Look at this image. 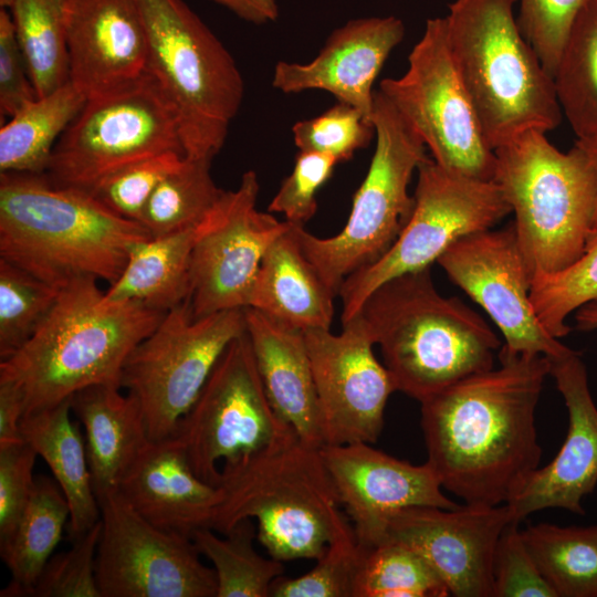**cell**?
<instances>
[{
	"label": "cell",
	"instance_id": "cell-13",
	"mask_svg": "<svg viewBox=\"0 0 597 597\" xmlns=\"http://www.w3.org/2000/svg\"><path fill=\"white\" fill-rule=\"evenodd\" d=\"M379 91L420 136L437 164L493 181L494 150L454 64L444 17L427 20L408 55L407 71L384 78Z\"/></svg>",
	"mask_w": 597,
	"mask_h": 597
},
{
	"label": "cell",
	"instance_id": "cell-22",
	"mask_svg": "<svg viewBox=\"0 0 597 597\" xmlns=\"http://www.w3.org/2000/svg\"><path fill=\"white\" fill-rule=\"evenodd\" d=\"M568 411V430L556 457L537 468L506 503L514 522L548 507L583 515V500L597 485V407L579 354L551 359V373Z\"/></svg>",
	"mask_w": 597,
	"mask_h": 597
},
{
	"label": "cell",
	"instance_id": "cell-50",
	"mask_svg": "<svg viewBox=\"0 0 597 597\" xmlns=\"http://www.w3.org/2000/svg\"><path fill=\"white\" fill-rule=\"evenodd\" d=\"M222 6L240 19L253 23L265 24L276 21L279 7L276 0H209Z\"/></svg>",
	"mask_w": 597,
	"mask_h": 597
},
{
	"label": "cell",
	"instance_id": "cell-45",
	"mask_svg": "<svg viewBox=\"0 0 597 597\" xmlns=\"http://www.w3.org/2000/svg\"><path fill=\"white\" fill-rule=\"evenodd\" d=\"M519 524L510 522L498 541L492 597H557L533 559Z\"/></svg>",
	"mask_w": 597,
	"mask_h": 597
},
{
	"label": "cell",
	"instance_id": "cell-31",
	"mask_svg": "<svg viewBox=\"0 0 597 597\" xmlns=\"http://www.w3.org/2000/svg\"><path fill=\"white\" fill-rule=\"evenodd\" d=\"M86 100L69 81L11 116L0 128V174L43 175L59 138Z\"/></svg>",
	"mask_w": 597,
	"mask_h": 597
},
{
	"label": "cell",
	"instance_id": "cell-36",
	"mask_svg": "<svg viewBox=\"0 0 597 597\" xmlns=\"http://www.w3.org/2000/svg\"><path fill=\"white\" fill-rule=\"evenodd\" d=\"M211 158L184 157L153 192L143 212V224L151 237L198 227L224 190L211 176Z\"/></svg>",
	"mask_w": 597,
	"mask_h": 597
},
{
	"label": "cell",
	"instance_id": "cell-38",
	"mask_svg": "<svg viewBox=\"0 0 597 597\" xmlns=\"http://www.w3.org/2000/svg\"><path fill=\"white\" fill-rule=\"evenodd\" d=\"M530 297L538 321L553 337L561 338L570 332L567 316L597 301V228L574 263L532 280Z\"/></svg>",
	"mask_w": 597,
	"mask_h": 597
},
{
	"label": "cell",
	"instance_id": "cell-4",
	"mask_svg": "<svg viewBox=\"0 0 597 597\" xmlns=\"http://www.w3.org/2000/svg\"><path fill=\"white\" fill-rule=\"evenodd\" d=\"M359 314L396 389L420 402L493 368L501 344L478 313L437 291L430 268L380 284Z\"/></svg>",
	"mask_w": 597,
	"mask_h": 597
},
{
	"label": "cell",
	"instance_id": "cell-43",
	"mask_svg": "<svg viewBox=\"0 0 597 597\" xmlns=\"http://www.w3.org/2000/svg\"><path fill=\"white\" fill-rule=\"evenodd\" d=\"M101 520L90 531L72 540L66 552L50 557L30 597H101L95 559Z\"/></svg>",
	"mask_w": 597,
	"mask_h": 597
},
{
	"label": "cell",
	"instance_id": "cell-28",
	"mask_svg": "<svg viewBox=\"0 0 597 597\" xmlns=\"http://www.w3.org/2000/svg\"><path fill=\"white\" fill-rule=\"evenodd\" d=\"M71 398L25 415L21 434L49 465L70 506L69 533L75 538L101 520L80 421H73Z\"/></svg>",
	"mask_w": 597,
	"mask_h": 597
},
{
	"label": "cell",
	"instance_id": "cell-39",
	"mask_svg": "<svg viewBox=\"0 0 597 597\" xmlns=\"http://www.w3.org/2000/svg\"><path fill=\"white\" fill-rule=\"evenodd\" d=\"M60 290L0 259V358L10 357L39 329Z\"/></svg>",
	"mask_w": 597,
	"mask_h": 597
},
{
	"label": "cell",
	"instance_id": "cell-6",
	"mask_svg": "<svg viewBox=\"0 0 597 597\" xmlns=\"http://www.w3.org/2000/svg\"><path fill=\"white\" fill-rule=\"evenodd\" d=\"M519 0H453L444 17L450 51L494 150L527 129L562 121L554 80L524 38Z\"/></svg>",
	"mask_w": 597,
	"mask_h": 597
},
{
	"label": "cell",
	"instance_id": "cell-24",
	"mask_svg": "<svg viewBox=\"0 0 597 597\" xmlns=\"http://www.w3.org/2000/svg\"><path fill=\"white\" fill-rule=\"evenodd\" d=\"M118 491L149 523L190 537L196 530L209 527L221 501L220 489L193 472L176 436L149 440Z\"/></svg>",
	"mask_w": 597,
	"mask_h": 597
},
{
	"label": "cell",
	"instance_id": "cell-41",
	"mask_svg": "<svg viewBox=\"0 0 597 597\" xmlns=\"http://www.w3.org/2000/svg\"><path fill=\"white\" fill-rule=\"evenodd\" d=\"M184 157L167 151L138 160L108 175L87 192L118 216L140 223L153 192Z\"/></svg>",
	"mask_w": 597,
	"mask_h": 597
},
{
	"label": "cell",
	"instance_id": "cell-46",
	"mask_svg": "<svg viewBox=\"0 0 597 597\" xmlns=\"http://www.w3.org/2000/svg\"><path fill=\"white\" fill-rule=\"evenodd\" d=\"M338 160L329 155L300 150L291 174L284 178L268 211L282 213L285 221L304 226L317 210L316 195L332 177Z\"/></svg>",
	"mask_w": 597,
	"mask_h": 597
},
{
	"label": "cell",
	"instance_id": "cell-29",
	"mask_svg": "<svg viewBox=\"0 0 597 597\" xmlns=\"http://www.w3.org/2000/svg\"><path fill=\"white\" fill-rule=\"evenodd\" d=\"M197 228L137 242L118 279L104 291V300L137 302L163 312L187 301Z\"/></svg>",
	"mask_w": 597,
	"mask_h": 597
},
{
	"label": "cell",
	"instance_id": "cell-25",
	"mask_svg": "<svg viewBox=\"0 0 597 597\" xmlns=\"http://www.w3.org/2000/svg\"><path fill=\"white\" fill-rule=\"evenodd\" d=\"M245 331L268 398L304 443L324 446L322 416L303 331L244 307Z\"/></svg>",
	"mask_w": 597,
	"mask_h": 597
},
{
	"label": "cell",
	"instance_id": "cell-19",
	"mask_svg": "<svg viewBox=\"0 0 597 597\" xmlns=\"http://www.w3.org/2000/svg\"><path fill=\"white\" fill-rule=\"evenodd\" d=\"M510 522L507 504L412 506L388 519L383 541L405 543L421 554L450 595L492 597L494 552Z\"/></svg>",
	"mask_w": 597,
	"mask_h": 597
},
{
	"label": "cell",
	"instance_id": "cell-44",
	"mask_svg": "<svg viewBox=\"0 0 597 597\" xmlns=\"http://www.w3.org/2000/svg\"><path fill=\"white\" fill-rule=\"evenodd\" d=\"M520 29L553 77L574 21L585 0H519Z\"/></svg>",
	"mask_w": 597,
	"mask_h": 597
},
{
	"label": "cell",
	"instance_id": "cell-27",
	"mask_svg": "<svg viewBox=\"0 0 597 597\" xmlns=\"http://www.w3.org/2000/svg\"><path fill=\"white\" fill-rule=\"evenodd\" d=\"M121 389L94 385L71 397L72 413L84 429L97 499L118 489L125 472L150 440L138 399Z\"/></svg>",
	"mask_w": 597,
	"mask_h": 597
},
{
	"label": "cell",
	"instance_id": "cell-40",
	"mask_svg": "<svg viewBox=\"0 0 597 597\" xmlns=\"http://www.w3.org/2000/svg\"><path fill=\"white\" fill-rule=\"evenodd\" d=\"M363 556L353 527L333 540L307 573L279 576L272 584V597H353L355 576Z\"/></svg>",
	"mask_w": 597,
	"mask_h": 597
},
{
	"label": "cell",
	"instance_id": "cell-8",
	"mask_svg": "<svg viewBox=\"0 0 597 597\" xmlns=\"http://www.w3.org/2000/svg\"><path fill=\"white\" fill-rule=\"evenodd\" d=\"M146 30L148 72L178 114L186 157L213 158L244 95L238 65L184 0H137Z\"/></svg>",
	"mask_w": 597,
	"mask_h": 597
},
{
	"label": "cell",
	"instance_id": "cell-23",
	"mask_svg": "<svg viewBox=\"0 0 597 597\" xmlns=\"http://www.w3.org/2000/svg\"><path fill=\"white\" fill-rule=\"evenodd\" d=\"M405 32L402 20L394 15L349 20L328 35L312 61L277 62L271 84L284 94L325 91L371 119L373 85Z\"/></svg>",
	"mask_w": 597,
	"mask_h": 597
},
{
	"label": "cell",
	"instance_id": "cell-49",
	"mask_svg": "<svg viewBox=\"0 0 597 597\" xmlns=\"http://www.w3.org/2000/svg\"><path fill=\"white\" fill-rule=\"evenodd\" d=\"M23 412L20 394L10 384L0 381V448L23 441Z\"/></svg>",
	"mask_w": 597,
	"mask_h": 597
},
{
	"label": "cell",
	"instance_id": "cell-21",
	"mask_svg": "<svg viewBox=\"0 0 597 597\" xmlns=\"http://www.w3.org/2000/svg\"><path fill=\"white\" fill-rule=\"evenodd\" d=\"M70 81L86 98L126 86L148 72L137 0H63Z\"/></svg>",
	"mask_w": 597,
	"mask_h": 597
},
{
	"label": "cell",
	"instance_id": "cell-30",
	"mask_svg": "<svg viewBox=\"0 0 597 597\" xmlns=\"http://www.w3.org/2000/svg\"><path fill=\"white\" fill-rule=\"evenodd\" d=\"M70 522L69 503L55 480L35 476L30 500L11 536L0 544L11 580L1 597H30Z\"/></svg>",
	"mask_w": 597,
	"mask_h": 597
},
{
	"label": "cell",
	"instance_id": "cell-18",
	"mask_svg": "<svg viewBox=\"0 0 597 597\" xmlns=\"http://www.w3.org/2000/svg\"><path fill=\"white\" fill-rule=\"evenodd\" d=\"M339 334L303 331L318 396L325 444L374 443L384 427L389 396L396 391L386 366L358 313Z\"/></svg>",
	"mask_w": 597,
	"mask_h": 597
},
{
	"label": "cell",
	"instance_id": "cell-33",
	"mask_svg": "<svg viewBox=\"0 0 597 597\" xmlns=\"http://www.w3.org/2000/svg\"><path fill=\"white\" fill-rule=\"evenodd\" d=\"M522 534L557 597H597V525L540 523L528 525Z\"/></svg>",
	"mask_w": 597,
	"mask_h": 597
},
{
	"label": "cell",
	"instance_id": "cell-12",
	"mask_svg": "<svg viewBox=\"0 0 597 597\" xmlns=\"http://www.w3.org/2000/svg\"><path fill=\"white\" fill-rule=\"evenodd\" d=\"M244 332V308L193 318L187 300L134 347L121 388L138 399L150 440L174 436L224 349Z\"/></svg>",
	"mask_w": 597,
	"mask_h": 597
},
{
	"label": "cell",
	"instance_id": "cell-37",
	"mask_svg": "<svg viewBox=\"0 0 597 597\" xmlns=\"http://www.w3.org/2000/svg\"><path fill=\"white\" fill-rule=\"evenodd\" d=\"M449 590L427 562L409 545L384 540L363 549L353 597H446Z\"/></svg>",
	"mask_w": 597,
	"mask_h": 597
},
{
	"label": "cell",
	"instance_id": "cell-10",
	"mask_svg": "<svg viewBox=\"0 0 597 597\" xmlns=\"http://www.w3.org/2000/svg\"><path fill=\"white\" fill-rule=\"evenodd\" d=\"M167 151L185 155L175 105L147 72L118 90L87 98L59 138L46 179L90 191L114 171Z\"/></svg>",
	"mask_w": 597,
	"mask_h": 597
},
{
	"label": "cell",
	"instance_id": "cell-2",
	"mask_svg": "<svg viewBox=\"0 0 597 597\" xmlns=\"http://www.w3.org/2000/svg\"><path fill=\"white\" fill-rule=\"evenodd\" d=\"M149 237L87 191L44 175L0 174V259L57 290L81 279L111 285L133 247Z\"/></svg>",
	"mask_w": 597,
	"mask_h": 597
},
{
	"label": "cell",
	"instance_id": "cell-52",
	"mask_svg": "<svg viewBox=\"0 0 597 597\" xmlns=\"http://www.w3.org/2000/svg\"><path fill=\"white\" fill-rule=\"evenodd\" d=\"M576 143L586 151L597 176V140L576 139Z\"/></svg>",
	"mask_w": 597,
	"mask_h": 597
},
{
	"label": "cell",
	"instance_id": "cell-1",
	"mask_svg": "<svg viewBox=\"0 0 597 597\" xmlns=\"http://www.w3.org/2000/svg\"><path fill=\"white\" fill-rule=\"evenodd\" d=\"M499 359L420 402L427 464L465 504L509 503L541 460L535 409L551 359L503 348Z\"/></svg>",
	"mask_w": 597,
	"mask_h": 597
},
{
	"label": "cell",
	"instance_id": "cell-7",
	"mask_svg": "<svg viewBox=\"0 0 597 597\" xmlns=\"http://www.w3.org/2000/svg\"><path fill=\"white\" fill-rule=\"evenodd\" d=\"M494 155L493 181L515 214L532 280L566 269L597 228V176L586 151L575 142L563 153L545 132L527 129Z\"/></svg>",
	"mask_w": 597,
	"mask_h": 597
},
{
	"label": "cell",
	"instance_id": "cell-47",
	"mask_svg": "<svg viewBox=\"0 0 597 597\" xmlns=\"http://www.w3.org/2000/svg\"><path fill=\"white\" fill-rule=\"evenodd\" d=\"M36 457L24 440L0 448V544L11 536L30 500Z\"/></svg>",
	"mask_w": 597,
	"mask_h": 597
},
{
	"label": "cell",
	"instance_id": "cell-32",
	"mask_svg": "<svg viewBox=\"0 0 597 597\" xmlns=\"http://www.w3.org/2000/svg\"><path fill=\"white\" fill-rule=\"evenodd\" d=\"M553 80L577 139L597 140V0H585L580 8Z\"/></svg>",
	"mask_w": 597,
	"mask_h": 597
},
{
	"label": "cell",
	"instance_id": "cell-17",
	"mask_svg": "<svg viewBox=\"0 0 597 597\" xmlns=\"http://www.w3.org/2000/svg\"><path fill=\"white\" fill-rule=\"evenodd\" d=\"M437 262L489 314L504 336L503 349L549 359L573 352L543 327L534 312L532 276L513 222L460 238Z\"/></svg>",
	"mask_w": 597,
	"mask_h": 597
},
{
	"label": "cell",
	"instance_id": "cell-15",
	"mask_svg": "<svg viewBox=\"0 0 597 597\" xmlns=\"http://www.w3.org/2000/svg\"><path fill=\"white\" fill-rule=\"evenodd\" d=\"M95 573L101 597H216L213 568L185 534L155 526L117 490L98 499Z\"/></svg>",
	"mask_w": 597,
	"mask_h": 597
},
{
	"label": "cell",
	"instance_id": "cell-48",
	"mask_svg": "<svg viewBox=\"0 0 597 597\" xmlns=\"http://www.w3.org/2000/svg\"><path fill=\"white\" fill-rule=\"evenodd\" d=\"M38 95L19 45L11 13L0 10V113L13 116Z\"/></svg>",
	"mask_w": 597,
	"mask_h": 597
},
{
	"label": "cell",
	"instance_id": "cell-16",
	"mask_svg": "<svg viewBox=\"0 0 597 597\" xmlns=\"http://www.w3.org/2000/svg\"><path fill=\"white\" fill-rule=\"evenodd\" d=\"M259 189L255 171H245L198 226L188 297L193 318L247 307L265 251L289 227L258 210Z\"/></svg>",
	"mask_w": 597,
	"mask_h": 597
},
{
	"label": "cell",
	"instance_id": "cell-11",
	"mask_svg": "<svg viewBox=\"0 0 597 597\" xmlns=\"http://www.w3.org/2000/svg\"><path fill=\"white\" fill-rule=\"evenodd\" d=\"M413 211L405 228L376 262L354 272L342 284V323L359 313L380 284L398 275L430 268L460 238L491 229L512 212L494 181L467 177L431 157L417 169Z\"/></svg>",
	"mask_w": 597,
	"mask_h": 597
},
{
	"label": "cell",
	"instance_id": "cell-34",
	"mask_svg": "<svg viewBox=\"0 0 597 597\" xmlns=\"http://www.w3.org/2000/svg\"><path fill=\"white\" fill-rule=\"evenodd\" d=\"M220 538L209 527L191 534L198 552L213 565L216 597H269L273 582L284 574L283 562L265 558L254 548L256 535L251 519L232 526Z\"/></svg>",
	"mask_w": 597,
	"mask_h": 597
},
{
	"label": "cell",
	"instance_id": "cell-51",
	"mask_svg": "<svg viewBox=\"0 0 597 597\" xmlns=\"http://www.w3.org/2000/svg\"><path fill=\"white\" fill-rule=\"evenodd\" d=\"M575 312L577 329L585 332L597 329V301L589 302Z\"/></svg>",
	"mask_w": 597,
	"mask_h": 597
},
{
	"label": "cell",
	"instance_id": "cell-20",
	"mask_svg": "<svg viewBox=\"0 0 597 597\" xmlns=\"http://www.w3.org/2000/svg\"><path fill=\"white\" fill-rule=\"evenodd\" d=\"M321 455L363 549L380 543L388 519L405 509L458 506L427 462L415 465L367 442L325 444Z\"/></svg>",
	"mask_w": 597,
	"mask_h": 597
},
{
	"label": "cell",
	"instance_id": "cell-3",
	"mask_svg": "<svg viewBox=\"0 0 597 597\" xmlns=\"http://www.w3.org/2000/svg\"><path fill=\"white\" fill-rule=\"evenodd\" d=\"M165 313L137 302H106L97 280H77L60 290L35 334L0 362V381L20 394L23 417L90 386L121 387L127 356Z\"/></svg>",
	"mask_w": 597,
	"mask_h": 597
},
{
	"label": "cell",
	"instance_id": "cell-14",
	"mask_svg": "<svg viewBox=\"0 0 597 597\" xmlns=\"http://www.w3.org/2000/svg\"><path fill=\"white\" fill-rule=\"evenodd\" d=\"M290 431L268 398L245 331L224 349L174 436L193 472L217 486L219 462L234 464Z\"/></svg>",
	"mask_w": 597,
	"mask_h": 597
},
{
	"label": "cell",
	"instance_id": "cell-42",
	"mask_svg": "<svg viewBox=\"0 0 597 597\" xmlns=\"http://www.w3.org/2000/svg\"><path fill=\"white\" fill-rule=\"evenodd\" d=\"M292 133L300 150L326 154L342 163L369 144L375 127L359 109L337 102L318 116L296 122Z\"/></svg>",
	"mask_w": 597,
	"mask_h": 597
},
{
	"label": "cell",
	"instance_id": "cell-53",
	"mask_svg": "<svg viewBox=\"0 0 597 597\" xmlns=\"http://www.w3.org/2000/svg\"><path fill=\"white\" fill-rule=\"evenodd\" d=\"M14 0H0V7L3 9H10L13 4Z\"/></svg>",
	"mask_w": 597,
	"mask_h": 597
},
{
	"label": "cell",
	"instance_id": "cell-35",
	"mask_svg": "<svg viewBox=\"0 0 597 597\" xmlns=\"http://www.w3.org/2000/svg\"><path fill=\"white\" fill-rule=\"evenodd\" d=\"M38 97L70 81L63 0H14L9 9Z\"/></svg>",
	"mask_w": 597,
	"mask_h": 597
},
{
	"label": "cell",
	"instance_id": "cell-26",
	"mask_svg": "<svg viewBox=\"0 0 597 597\" xmlns=\"http://www.w3.org/2000/svg\"><path fill=\"white\" fill-rule=\"evenodd\" d=\"M336 296L304 253L295 224L289 222L264 253L248 306L300 331L329 329Z\"/></svg>",
	"mask_w": 597,
	"mask_h": 597
},
{
	"label": "cell",
	"instance_id": "cell-5",
	"mask_svg": "<svg viewBox=\"0 0 597 597\" xmlns=\"http://www.w3.org/2000/svg\"><path fill=\"white\" fill-rule=\"evenodd\" d=\"M220 471L221 501L209 528L224 534L254 519L256 538L277 561L317 559L353 527L342 513L321 449L294 431Z\"/></svg>",
	"mask_w": 597,
	"mask_h": 597
},
{
	"label": "cell",
	"instance_id": "cell-9",
	"mask_svg": "<svg viewBox=\"0 0 597 597\" xmlns=\"http://www.w3.org/2000/svg\"><path fill=\"white\" fill-rule=\"evenodd\" d=\"M371 122L375 151L344 228L318 238L295 224L304 253L337 295L343 282L380 259L405 228L415 206L408 191L411 176L429 157L423 140L379 90Z\"/></svg>",
	"mask_w": 597,
	"mask_h": 597
}]
</instances>
